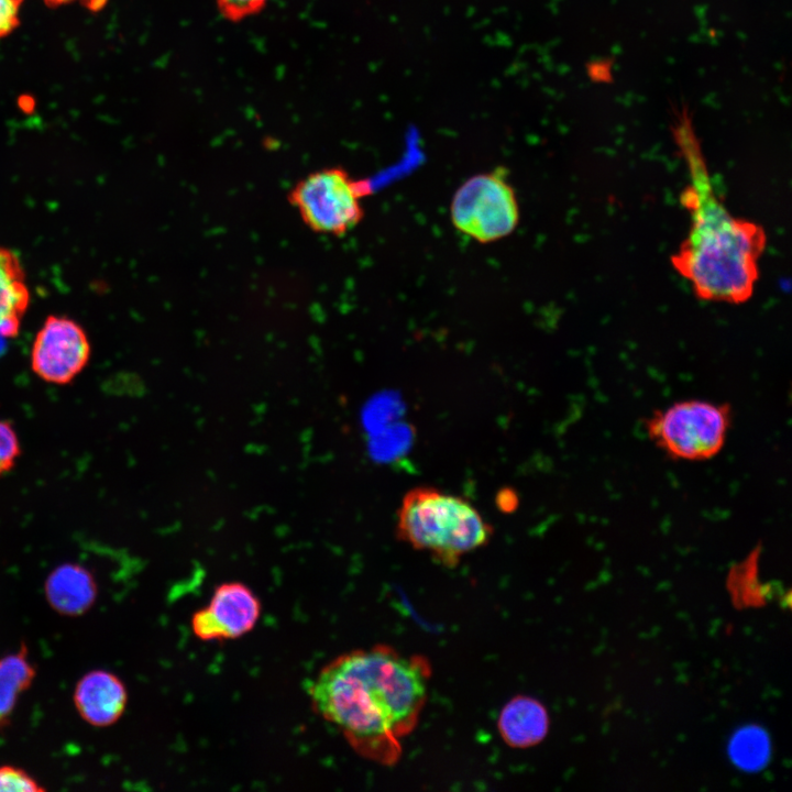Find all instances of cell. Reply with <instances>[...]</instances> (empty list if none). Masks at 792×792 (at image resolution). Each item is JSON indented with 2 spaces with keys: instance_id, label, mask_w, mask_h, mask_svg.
<instances>
[{
  "instance_id": "obj_14",
  "label": "cell",
  "mask_w": 792,
  "mask_h": 792,
  "mask_svg": "<svg viewBox=\"0 0 792 792\" xmlns=\"http://www.w3.org/2000/svg\"><path fill=\"white\" fill-rule=\"evenodd\" d=\"M729 754L734 762L745 770L762 768L770 755L767 734L759 727L749 726L737 732L732 738Z\"/></svg>"
},
{
  "instance_id": "obj_4",
  "label": "cell",
  "mask_w": 792,
  "mask_h": 792,
  "mask_svg": "<svg viewBox=\"0 0 792 792\" xmlns=\"http://www.w3.org/2000/svg\"><path fill=\"white\" fill-rule=\"evenodd\" d=\"M732 424L727 404L684 399L646 420L649 439L670 459L705 461L723 449Z\"/></svg>"
},
{
  "instance_id": "obj_20",
  "label": "cell",
  "mask_w": 792,
  "mask_h": 792,
  "mask_svg": "<svg viewBox=\"0 0 792 792\" xmlns=\"http://www.w3.org/2000/svg\"><path fill=\"white\" fill-rule=\"evenodd\" d=\"M8 473H9L8 469L4 466V464L0 460V476L8 474Z\"/></svg>"
},
{
  "instance_id": "obj_5",
  "label": "cell",
  "mask_w": 792,
  "mask_h": 792,
  "mask_svg": "<svg viewBox=\"0 0 792 792\" xmlns=\"http://www.w3.org/2000/svg\"><path fill=\"white\" fill-rule=\"evenodd\" d=\"M371 185L356 180L342 167L316 169L289 191V204L311 231L326 235H344L364 217L362 200Z\"/></svg>"
},
{
  "instance_id": "obj_15",
  "label": "cell",
  "mask_w": 792,
  "mask_h": 792,
  "mask_svg": "<svg viewBox=\"0 0 792 792\" xmlns=\"http://www.w3.org/2000/svg\"><path fill=\"white\" fill-rule=\"evenodd\" d=\"M46 789L24 769L0 766V792H42Z\"/></svg>"
},
{
  "instance_id": "obj_10",
  "label": "cell",
  "mask_w": 792,
  "mask_h": 792,
  "mask_svg": "<svg viewBox=\"0 0 792 792\" xmlns=\"http://www.w3.org/2000/svg\"><path fill=\"white\" fill-rule=\"evenodd\" d=\"M206 607L222 631L224 640L238 639L249 634L262 613L258 596L239 581L223 582L216 586Z\"/></svg>"
},
{
  "instance_id": "obj_3",
  "label": "cell",
  "mask_w": 792,
  "mask_h": 792,
  "mask_svg": "<svg viewBox=\"0 0 792 792\" xmlns=\"http://www.w3.org/2000/svg\"><path fill=\"white\" fill-rule=\"evenodd\" d=\"M396 538L452 569L490 543L494 527L465 497L435 486L408 490L397 508Z\"/></svg>"
},
{
  "instance_id": "obj_13",
  "label": "cell",
  "mask_w": 792,
  "mask_h": 792,
  "mask_svg": "<svg viewBox=\"0 0 792 792\" xmlns=\"http://www.w3.org/2000/svg\"><path fill=\"white\" fill-rule=\"evenodd\" d=\"M35 676L36 668L26 645L0 657V729L9 725L20 696L31 688Z\"/></svg>"
},
{
  "instance_id": "obj_6",
  "label": "cell",
  "mask_w": 792,
  "mask_h": 792,
  "mask_svg": "<svg viewBox=\"0 0 792 792\" xmlns=\"http://www.w3.org/2000/svg\"><path fill=\"white\" fill-rule=\"evenodd\" d=\"M450 217L457 230L480 243L513 233L519 222V206L504 169L468 178L452 197Z\"/></svg>"
},
{
  "instance_id": "obj_1",
  "label": "cell",
  "mask_w": 792,
  "mask_h": 792,
  "mask_svg": "<svg viewBox=\"0 0 792 792\" xmlns=\"http://www.w3.org/2000/svg\"><path fill=\"white\" fill-rule=\"evenodd\" d=\"M431 675L426 657L375 645L328 662L308 695L316 714L336 726L359 756L394 766L403 754L402 739L419 723Z\"/></svg>"
},
{
  "instance_id": "obj_17",
  "label": "cell",
  "mask_w": 792,
  "mask_h": 792,
  "mask_svg": "<svg viewBox=\"0 0 792 792\" xmlns=\"http://www.w3.org/2000/svg\"><path fill=\"white\" fill-rule=\"evenodd\" d=\"M268 0H216L221 15L231 21L240 22L261 12Z\"/></svg>"
},
{
  "instance_id": "obj_16",
  "label": "cell",
  "mask_w": 792,
  "mask_h": 792,
  "mask_svg": "<svg viewBox=\"0 0 792 792\" xmlns=\"http://www.w3.org/2000/svg\"><path fill=\"white\" fill-rule=\"evenodd\" d=\"M22 454L21 442L13 424L0 418V460L11 472Z\"/></svg>"
},
{
  "instance_id": "obj_19",
  "label": "cell",
  "mask_w": 792,
  "mask_h": 792,
  "mask_svg": "<svg viewBox=\"0 0 792 792\" xmlns=\"http://www.w3.org/2000/svg\"><path fill=\"white\" fill-rule=\"evenodd\" d=\"M48 8H58L62 6L69 4L75 0H43Z\"/></svg>"
},
{
  "instance_id": "obj_18",
  "label": "cell",
  "mask_w": 792,
  "mask_h": 792,
  "mask_svg": "<svg viewBox=\"0 0 792 792\" xmlns=\"http://www.w3.org/2000/svg\"><path fill=\"white\" fill-rule=\"evenodd\" d=\"M24 0H0V40L20 25V12Z\"/></svg>"
},
{
  "instance_id": "obj_12",
  "label": "cell",
  "mask_w": 792,
  "mask_h": 792,
  "mask_svg": "<svg viewBox=\"0 0 792 792\" xmlns=\"http://www.w3.org/2000/svg\"><path fill=\"white\" fill-rule=\"evenodd\" d=\"M31 302V293L20 257L0 246V337L15 338Z\"/></svg>"
},
{
  "instance_id": "obj_7",
  "label": "cell",
  "mask_w": 792,
  "mask_h": 792,
  "mask_svg": "<svg viewBox=\"0 0 792 792\" xmlns=\"http://www.w3.org/2000/svg\"><path fill=\"white\" fill-rule=\"evenodd\" d=\"M90 356L85 329L72 318L50 315L32 342L30 366L41 381L64 386L81 374Z\"/></svg>"
},
{
  "instance_id": "obj_9",
  "label": "cell",
  "mask_w": 792,
  "mask_h": 792,
  "mask_svg": "<svg viewBox=\"0 0 792 792\" xmlns=\"http://www.w3.org/2000/svg\"><path fill=\"white\" fill-rule=\"evenodd\" d=\"M44 595L48 605L59 615L78 617L95 605L98 584L95 575L85 565L64 562L46 576Z\"/></svg>"
},
{
  "instance_id": "obj_8",
  "label": "cell",
  "mask_w": 792,
  "mask_h": 792,
  "mask_svg": "<svg viewBox=\"0 0 792 792\" xmlns=\"http://www.w3.org/2000/svg\"><path fill=\"white\" fill-rule=\"evenodd\" d=\"M74 706L87 724L94 727H109L124 714L128 690L114 673L95 669L86 672L76 683L73 692Z\"/></svg>"
},
{
  "instance_id": "obj_2",
  "label": "cell",
  "mask_w": 792,
  "mask_h": 792,
  "mask_svg": "<svg viewBox=\"0 0 792 792\" xmlns=\"http://www.w3.org/2000/svg\"><path fill=\"white\" fill-rule=\"evenodd\" d=\"M673 135L688 167L689 184L681 202L691 223L671 263L700 299L743 304L759 278L766 233L757 223L734 217L717 197L686 113L678 116Z\"/></svg>"
},
{
  "instance_id": "obj_11",
  "label": "cell",
  "mask_w": 792,
  "mask_h": 792,
  "mask_svg": "<svg viewBox=\"0 0 792 792\" xmlns=\"http://www.w3.org/2000/svg\"><path fill=\"white\" fill-rule=\"evenodd\" d=\"M549 714L544 705L528 695L512 697L501 710L497 730L510 748L526 749L540 744L549 730Z\"/></svg>"
}]
</instances>
